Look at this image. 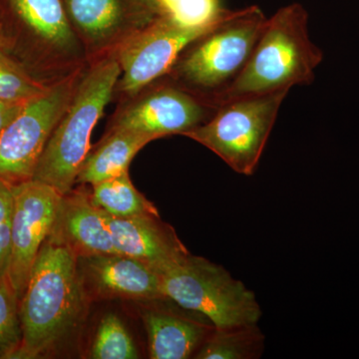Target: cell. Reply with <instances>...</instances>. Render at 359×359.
<instances>
[{
	"label": "cell",
	"mask_w": 359,
	"mask_h": 359,
	"mask_svg": "<svg viewBox=\"0 0 359 359\" xmlns=\"http://www.w3.org/2000/svg\"><path fill=\"white\" fill-rule=\"evenodd\" d=\"M79 259L46 240L20 302L22 341L13 359L42 358L79 325L87 311Z\"/></svg>",
	"instance_id": "cell-1"
},
{
	"label": "cell",
	"mask_w": 359,
	"mask_h": 359,
	"mask_svg": "<svg viewBox=\"0 0 359 359\" xmlns=\"http://www.w3.org/2000/svg\"><path fill=\"white\" fill-rule=\"evenodd\" d=\"M323 59V51L309 36L306 8L299 4L283 6L266 20L244 69L215 102L311 84Z\"/></svg>",
	"instance_id": "cell-2"
},
{
	"label": "cell",
	"mask_w": 359,
	"mask_h": 359,
	"mask_svg": "<svg viewBox=\"0 0 359 359\" xmlns=\"http://www.w3.org/2000/svg\"><path fill=\"white\" fill-rule=\"evenodd\" d=\"M121 68L114 57L96 63L80 79L69 105L53 129L33 180L60 195L72 190L90 149V140L118 83Z\"/></svg>",
	"instance_id": "cell-3"
},
{
	"label": "cell",
	"mask_w": 359,
	"mask_h": 359,
	"mask_svg": "<svg viewBox=\"0 0 359 359\" xmlns=\"http://www.w3.org/2000/svg\"><path fill=\"white\" fill-rule=\"evenodd\" d=\"M161 290L182 308L212 321L216 328L257 325L256 294L224 266L190 252L158 271Z\"/></svg>",
	"instance_id": "cell-4"
},
{
	"label": "cell",
	"mask_w": 359,
	"mask_h": 359,
	"mask_svg": "<svg viewBox=\"0 0 359 359\" xmlns=\"http://www.w3.org/2000/svg\"><path fill=\"white\" fill-rule=\"evenodd\" d=\"M289 92L226 101L207 121L183 136L211 150L236 173L252 176Z\"/></svg>",
	"instance_id": "cell-5"
},
{
	"label": "cell",
	"mask_w": 359,
	"mask_h": 359,
	"mask_svg": "<svg viewBox=\"0 0 359 359\" xmlns=\"http://www.w3.org/2000/svg\"><path fill=\"white\" fill-rule=\"evenodd\" d=\"M266 20L257 6L229 11L216 27L196 40L197 44L180 61V77L215 102V97L244 69Z\"/></svg>",
	"instance_id": "cell-6"
},
{
	"label": "cell",
	"mask_w": 359,
	"mask_h": 359,
	"mask_svg": "<svg viewBox=\"0 0 359 359\" xmlns=\"http://www.w3.org/2000/svg\"><path fill=\"white\" fill-rule=\"evenodd\" d=\"M80 81V71L49 86L0 130V182L13 187L34 176L40 157Z\"/></svg>",
	"instance_id": "cell-7"
},
{
	"label": "cell",
	"mask_w": 359,
	"mask_h": 359,
	"mask_svg": "<svg viewBox=\"0 0 359 359\" xmlns=\"http://www.w3.org/2000/svg\"><path fill=\"white\" fill-rule=\"evenodd\" d=\"M221 21L208 27L190 28L160 15L117 47L116 59L123 74L120 88L128 94L138 93L171 71L182 52Z\"/></svg>",
	"instance_id": "cell-8"
},
{
	"label": "cell",
	"mask_w": 359,
	"mask_h": 359,
	"mask_svg": "<svg viewBox=\"0 0 359 359\" xmlns=\"http://www.w3.org/2000/svg\"><path fill=\"white\" fill-rule=\"evenodd\" d=\"M11 188L13 212L8 276L20 301L39 250L50 233L62 195L33 179Z\"/></svg>",
	"instance_id": "cell-9"
},
{
	"label": "cell",
	"mask_w": 359,
	"mask_h": 359,
	"mask_svg": "<svg viewBox=\"0 0 359 359\" xmlns=\"http://www.w3.org/2000/svg\"><path fill=\"white\" fill-rule=\"evenodd\" d=\"M71 26L91 50L117 48L161 15L155 0H65Z\"/></svg>",
	"instance_id": "cell-10"
},
{
	"label": "cell",
	"mask_w": 359,
	"mask_h": 359,
	"mask_svg": "<svg viewBox=\"0 0 359 359\" xmlns=\"http://www.w3.org/2000/svg\"><path fill=\"white\" fill-rule=\"evenodd\" d=\"M176 87H162L124 111L114 128L147 135L153 140L183 135L207 121L218 108Z\"/></svg>",
	"instance_id": "cell-11"
},
{
	"label": "cell",
	"mask_w": 359,
	"mask_h": 359,
	"mask_svg": "<svg viewBox=\"0 0 359 359\" xmlns=\"http://www.w3.org/2000/svg\"><path fill=\"white\" fill-rule=\"evenodd\" d=\"M47 240L67 248L78 259L117 254L105 212L81 191L61 197Z\"/></svg>",
	"instance_id": "cell-12"
},
{
	"label": "cell",
	"mask_w": 359,
	"mask_h": 359,
	"mask_svg": "<svg viewBox=\"0 0 359 359\" xmlns=\"http://www.w3.org/2000/svg\"><path fill=\"white\" fill-rule=\"evenodd\" d=\"M105 217L117 254L139 259L157 273L189 252L174 229L160 216L116 218L105 212Z\"/></svg>",
	"instance_id": "cell-13"
},
{
	"label": "cell",
	"mask_w": 359,
	"mask_h": 359,
	"mask_svg": "<svg viewBox=\"0 0 359 359\" xmlns=\"http://www.w3.org/2000/svg\"><path fill=\"white\" fill-rule=\"evenodd\" d=\"M193 311H177L166 306H151L142 313L152 359L195 358L205 339L214 332L211 320Z\"/></svg>",
	"instance_id": "cell-14"
},
{
	"label": "cell",
	"mask_w": 359,
	"mask_h": 359,
	"mask_svg": "<svg viewBox=\"0 0 359 359\" xmlns=\"http://www.w3.org/2000/svg\"><path fill=\"white\" fill-rule=\"evenodd\" d=\"M84 259L83 278L103 297L151 302L165 297L157 271L124 255H103Z\"/></svg>",
	"instance_id": "cell-15"
},
{
	"label": "cell",
	"mask_w": 359,
	"mask_h": 359,
	"mask_svg": "<svg viewBox=\"0 0 359 359\" xmlns=\"http://www.w3.org/2000/svg\"><path fill=\"white\" fill-rule=\"evenodd\" d=\"M152 141L147 135L113 127L100 145L85 158L76 183L93 186L128 171L137 153Z\"/></svg>",
	"instance_id": "cell-16"
},
{
	"label": "cell",
	"mask_w": 359,
	"mask_h": 359,
	"mask_svg": "<svg viewBox=\"0 0 359 359\" xmlns=\"http://www.w3.org/2000/svg\"><path fill=\"white\" fill-rule=\"evenodd\" d=\"M14 13L39 39L51 46L69 49L74 32L63 0H11Z\"/></svg>",
	"instance_id": "cell-17"
},
{
	"label": "cell",
	"mask_w": 359,
	"mask_h": 359,
	"mask_svg": "<svg viewBox=\"0 0 359 359\" xmlns=\"http://www.w3.org/2000/svg\"><path fill=\"white\" fill-rule=\"evenodd\" d=\"M90 199L97 208L116 218L160 216L155 205L135 188L128 171L92 186Z\"/></svg>",
	"instance_id": "cell-18"
},
{
	"label": "cell",
	"mask_w": 359,
	"mask_h": 359,
	"mask_svg": "<svg viewBox=\"0 0 359 359\" xmlns=\"http://www.w3.org/2000/svg\"><path fill=\"white\" fill-rule=\"evenodd\" d=\"M264 349V335L257 325L215 328L194 358L257 359Z\"/></svg>",
	"instance_id": "cell-19"
},
{
	"label": "cell",
	"mask_w": 359,
	"mask_h": 359,
	"mask_svg": "<svg viewBox=\"0 0 359 359\" xmlns=\"http://www.w3.org/2000/svg\"><path fill=\"white\" fill-rule=\"evenodd\" d=\"M90 358L95 359H137L138 349L121 318L106 314L99 323L92 342Z\"/></svg>",
	"instance_id": "cell-20"
},
{
	"label": "cell",
	"mask_w": 359,
	"mask_h": 359,
	"mask_svg": "<svg viewBox=\"0 0 359 359\" xmlns=\"http://www.w3.org/2000/svg\"><path fill=\"white\" fill-rule=\"evenodd\" d=\"M161 15L190 28L208 27L223 20L228 9L219 0H155Z\"/></svg>",
	"instance_id": "cell-21"
},
{
	"label": "cell",
	"mask_w": 359,
	"mask_h": 359,
	"mask_svg": "<svg viewBox=\"0 0 359 359\" xmlns=\"http://www.w3.org/2000/svg\"><path fill=\"white\" fill-rule=\"evenodd\" d=\"M20 302L8 275L0 276V359H13L21 346Z\"/></svg>",
	"instance_id": "cell-22"
},
{
	"label": "cell",
	"mask_w": 359,
	"mask_h": 359,
	"mask_svg": "<svg viewBox=\"0 0 359 359\" xmlns=\"http://www.w3.org/2000/svg\"><path fill=\"white\" fill-rule=\"evenodd\" d=\"M49 86L33 78L20 65L0 50V99L29 102L41 96Z\"/></svg>",
	"instance_id": "cell-23"
},
{
	"label": "cell",
	"mask_w": 359,
	"mask_h": 359,
	"mask_svg": "<svg viewBox=\"0 0 359 359\" xmlns=\"http://www.w3.org/2000/svg\"><path fill=\"white\" fill-rule=\"evenodd\" d=\"M13 212V188L4 182H0V276L8 275Z\"/></svg>",
	"instance_id": "cell-24"
},
{
	"label": "cell",
	"mask_w": 359,
	"mask_h": 359,
	"mask_svg": "<svg viewBox=\"0 0 359 359\" xmlns=\"http://www.w3.org/2000/svg\"><path fill=\"white\" fill-rule=\"evenodd\" d=\"M27 103L0 99V130L4 129L9 123L13 121L20 114L21 111L25 109Z\"/></svg>",
	"instance_id": "cell-25"
},
{
	"label": "cell",
	"mask_w": 359,
	"mask_h": 359,
	"mask_svg": "<svg viewBox=\"0 0 359 359\" xmlns=\"http://www.w3.org/2000/svg\"><path fill=\"white\" fill-rule=\"evenodd\" d=\"M7 44V39L6 33L2 30L1 26H0V50H4L6 48Z\"/></svg>",
	"instance_id": "cell-26"
}]
</instances>
